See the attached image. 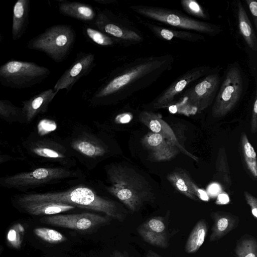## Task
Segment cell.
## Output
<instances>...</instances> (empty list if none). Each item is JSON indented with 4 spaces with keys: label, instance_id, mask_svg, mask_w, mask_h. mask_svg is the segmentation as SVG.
<instances>
[{
    "label": "cell",
    "instance_id": "obj_21",
    "mask_svg": "<svg viewBox=\"0 0 257 257\" xmlns=\"http://www.w3.org/2000/svg\"><path fill=\"white\" fill-rule=\"evenodd\" d=\"M214 223L211 228L210 241H218L234 229L238 223V219L229 214L221 212L212 213Z\"/></svg>",
    "mask_w": 257,
    "mask_h": 257
},
{
    "label": "cell",
    "instance_id": "obj_45",
    "mask_svg": "<svg viewBox=\"0 0 257 257\" xmlns=\"http://www.w3.org/2000/svg\"><path fill=\"white\" fill-rule=\"evenodd\" d=\"M8 144L7 142L2 140L0 139V146H2L3 147H5L6 146H8Z\"/></svg>",
    "mask_w": 257,
    "mask_h": 257
},
{
    "label": "cell",
    "instance_id": "obj_43",
    "mask_svg": "<svg viewBox=\"0 0 257 257\" xmlns=\"http://www.w3.org/2000/svg\"><path fill=\"white\" fill-rule=\"evenodd\" d=\"M146 257H161L160 255L157 254L156 252H154L152 250H149L147 254L146 255Z\"/></svg>",
    "mask_w": 257,
    "mask_h": 257
},
{
    "label": "cell",
    "instance_id": "obj_14",
    "mask_svg": "<svg viewBox=\"0 0 257 257\" xmlns=\"http://www.w3.org/2000/svg\"><path fill=\"white\" fill-rule=\"evenodd\" d=\"M110 217L95 213L85 212L70 214H55L42 217L41 223L72 229L78 231H88L94 230L105 224Z\"/></svg>",
    "mask_w": 257,
    "mask_h": 257
},
{
    "label": "cell",
    "instance_id": "obj_36",
    "mask_svg": "<svg viewBox=\"0 0 257 257\" xmlns=\"http://www.w3.org/2000/svg\"><path fill=\"white\" fill-rule=\"evenodd\" d=\"M133 115L130 112H123L117 115L115 118V121L117 123H124L131 121Z\"/></svg>",
    "mask_w": 257,
    "mask_h": 257
},
{
    "label": "cell",
    "instance_id": "obj_17",
    "mask_svg": "<svg viewBox=\"0 0 257 257\" xmlns=\"http://www.w3.org/2000/svg\"><path fill=\"white\" fill-rule=\"evenodd\" d=\"M57 93L50 88L33 96L28 100L23 101L21 108L24 123L29 124L38 115L45 113Z\"/></svg>",
    "mask_w": 257,
    "mask_h": 257
},
{
    "label": "cell",
    "instance_id": "obj_16",
    "mask_svg": "<svg viewBox=\"0 0 257 257\" xmlns=\"http://www.w3.org/2000/svg\"><path fill=\"white\" fill-rule=\"evenodd\" d=\"M141 23L155 36L163 41L198 43L206 40L205 36L198 33L173 28H166L149 22L141 21Z\"/></svg>",
    "mask_w": 257,
    "mask_h": 257
},
{
    "label": "cell",
    "instance_id": "obj_41",
    "mask_svg": "<svg viewBox=\"0 0 257 257\" xmlns=\"http://www.w3.org/2000/svg\"><path fill=\"white\" fill-rule=\"evenodd\" d=\"M198 193L200 199L203 201H208L209 200V197L206 192L201 190L198 189Z\"/></svg>",
    "mask_w": 257,
    "mask_h": 257
},
{
    "label": "cell",
    "instance_id": "obj_44",
    "mask_svg": "<svg viewBox=\"0 0 257 257\" xmlns=\"http://www.w3.org/2000/svg\"><path fill=\"white\" fill-rule=\"evenodd\" d=\"M95 2H97V3H100V4H111V3H114L115 1H109V0H107V1H104V0H97V1H95Z\"/></svg>",
    "mask_w": 257,
    "mask_h": 257
},
{
    "label": "cell",
    "instance_id": "obj_46",
    "mask_svg": "<svg viewBox=\"0 0 257 257\" xmlns=\"http://www.w3.org/2000/svg\"><path fill=\"white\" fill-rule=\"evenodd\" d=\"M3 250H4V247L2 245H0V254H2Z\"/></svg>",
    "mask_w": 257,
    "mask_h": 257
},
{
    "label": "cell",
    "instance_id": "obj_38",
    "mask_svg": "<svg viewBox=\"0 0 257 257\" xmlns=\"http://www.w3.org/2000/svg\"><path fill=\"white\" fill-rule=\"evenodd\" d=\"M177 188L181 191L188 194L189 189L185 181L182 178H178L175 181Z\"/></svg>",
    "mask_w": 257,
    "mask_h": 257
},
{
    "label": "cell",
    "instance_id": "obj_10",
    "mask_svg": "<svg viewBox=\"0 0 257 257\" xmlns=\"http://www.w3.org/2000/svg\"><path fill=\"white\" fill-rule=\"evenodd\" d=\"M232 20L228 19L236 45L248 55L250 60L256 63L257 36L255 30L248 17L244 5L239 0L233 1Z\"/></svg>",
    "mask_w": 257,
    "mask_h": 257
},
{
    "label": "cell",
    "instance_id": "obj_3",
    "mask_svg": "<svg viewBox=\"0 0 257 257\" xmlns=\"http://www.w3.org/2000/svg\"><path fill=\"white\" fill-rule=\"evenodd\" d=\"M108 192L132 212L138 211L147 199L148 191L140 176L132 168L121 164L111 165L107 171Z\"/></svg>",
    "mask_w": 257,
    "mask_h": 257
},
{
    "label": "cell",
    "instance_id": "obj_42",
    "mask_svg": "<svg viewBox=\"0 0 257 257\" xmlns=\"http://www.w3.org/2000/svg\"><path fill=\"white\" fill-rule=\"evenodd\" d=\"M110 257H128L125 253L118 251L115 250L111 254Z\"/></svg>",
    "mask_w": 257,
    "mask_h": 257
},
{
    "label": "cell",
    "instance_id": "obj_26",
    "mask_svg": "<svg viewBox=\"0 0 257 257\" xmlns=\"http://www.w3.org/2000/svg\"><path fill=\"white\" fill-rule=\"evenodd\" d=\"M83 32L90 40L97 45L107 47L112 46L117 44L112 38L97 29L85 26Z\"/></svg>",
    "mask_w": 257,
    "mask_h": 257
},
{
    "label": "cell",
    "instance_id": "obj_6",
    "mask_svg": "<svg viewBox=\"0 0 257 257\" xmlns=\"http://www.w3.org/2000/svg\"><path fill=\"white\" fill-rule=\"evenodd\" d=\"M76 39L73 28L68 25H55L33 38L28 49L41 51L56 62L64 61L73 48Z\"/></svg>",
    "mask_w": 257,
    "mask_h": 257
},
{
    "label": "cell",
    "instance_id": "obj_9",
    "mask_svg": "<svg viewBox=\"0 0 257 257\" xmlns=\"http://www.w3.org/2000/svg\"><path fill=\"white\" fill-rule=\"evenodd\" d=\"M222 67L212 69L206 76L189 86L177 98L179 106L200 111L212 104L219 88Z\"/></svg>",
    "mask_w": 257,
    "mask_h": 257
},
{
    "label": "cell",
    "instance_id": "obj_12",
    "mask_svg": "<svg viewBox=\"0 0 257 257\" xmlns=\"http://www.w3.org/2000/svg\"><path fill=\"white\" fill-rule=\"evenodd\" d=\"M21 157L33 162H61L66 158V149L60 144L34 132L25 138L18 147Z\"/></svg>",
    "mask_w": 257,
    "mask_h": 257
},
{
    "label": "cell",
    "instance_id": "obj_23",
    "mask_svg": "<svg viewBox=\"0 0 257 257\" xmlns=\"http://www.w3.org/2000/svg\"><path fill=\"white\" fill-rule=\"evenodd\" d=\"M207 232L205 220H200L193 227L185 244V250L188 253L196 252L203 244Z\"/></svg>",
    "mask_w": 257,
    "mask_h": 257
},
{
    "label": "cell",
    "instance_id": "obj_1",
    "mask_svg": "<svg viewBox=\"0 0 257 257\" xmlns=\"http://www.w3.org/2000/svg\"><path fill=\"white\" fill-rule=\"evenodd\" d=\"M174 62L171 54L141 57L111 72L90 92L93 105L115 104L144 89L169 71Z\"/></svg>",
    "mask_w": 257,
    "mask_h": 257
},
{
    "label": "cell",
    "instance_id": "obj_47",
    "mask_svg": "<svg viewBox=\"0 0 257 257\" xmlns=\"http://www.w3.org/2000/svg\"><path fill=\"white\" fill-rule=\"evenodd\" d=\"M2 38H3V37H2V34L0 33V43L2 40Z\"/></svg>",
    "mask_w": 257,
    "mask_h": 257
},
{
    "label": "cell",
    "instance_id": "obj_13",
    "mask_svg": "<svg viewBox=\"0 0 257 257\" xmlns=\"http://www.w3.org/2000/svg\"><path fill=\"white\" fill-rule=\"evenodd\" d=\"M212 69L210 66L202 65L187 70L155 97L148 107L157 109L169 106L189 86L208 74Z\"/></svg>",
    "mask_w": 257,
    "mask_h": 257
},
{
    "label": "cell",
    "instance_id": "obj_18",
    "mask_svg": "<svg viewBox=\"0 0 257 257\" xmlns=\"http://www.w3.org/2000/svg\"><path fill=\"white\" fill-rule=\"evenodd\" d=\"M30 2L29 0H18L13 8L12 36L14 41L20 39L25 33L28 25Z\"/></svg>",
    "mask_w": 257,
    "mask_h": 257
},
{
    "label": "cell",
    "instance_id": "obj_37",
    "mask_svg": "<svg viewBox=\"0 0 257 257\" xmlns=\"http://www.w3.org/2000/svg\"><path fill=\"white\" fill-rule=\"evenodd\" d=\"M246 200L248 204L251 207V213L253 217L257 218V204L256 200L255 198L250 196V195H246Z\"/></svg>",
    "mask_w": 257,
    "mask_h": 257
},
{
    "label": "cell",
    "instance_id": "obj_32",
    "mask_svg": "<svg viewBox=\"0 0 257 257\" xmlns=\"http://www.w3.org/2000/svg\"><path fill=\"white\" fill-rule=\"evenodd\" d=\"M140 227L156 233H166V225L160 217H153L144 222Z\"/></svg>",
    "mask_w": 257,
    "mask_h": 257
},
{
    "label": "cell",
    "instance_id": "obj_15",
    "mask_svg": "<svg viewBox=\"0 0 257 257\" xmlns=\"http://www.w3.org/2000/svg\"><path fill=\"white\" fill-rule=\"evenodd\" d=\"M95 66V56L91 53L80 52L70 66L56 83L53 89H66L69 92L80 78L87 75Z\"/></svg>",
    "mask_w": 257,
    "mask_h": 257
},
{
    "label": "cell",
    "instance_id": "obj_22",
    "mask_svg": "<svg viewBox=\"0 0 257 257\" xmlns=\"http://www.w3.org/2000/svg\"><path fill=\"white\" fill-rule=\"evenodd\" d=\"M71 146L80 154L90 158L102 156L107 152L105 147L97 140L86 136L75 140Z\"/></svg>",
    "mask_w": 257,
    "mask_h": 257
},
{
    "label": "cell",
    "instance_id": "obj_33",
    "mask_svg": "<svg viewBox=\"0 0 257 257\" xmlns=\"http://www.w3.org/2000/svg\"><path fill=\"white\" fill-rule=\"evenodd\" d=\"M163 142V138L161 134L153 133L146 136L143 140V144L148 148L157 149Z\"/></svg>",
    "mask_w": 257,
    "mask_h": 257
},
{
    "label": "cell",
    "instance_id": "obj_35",
    "mask_svg": "<svg viewBox=\"0 0 257 257\" xmlns=\"http://www.w3.org/2000/svg\"><path fill=\"white\" fill-rule=\"evenodd\" d=\"M24 160L22 157L15 156L0 151V165L10 162Z\"/></svg>",
    "mask_w": 257,
    "mask_h": 257
},
{
    "label": "cell",
    "instance_id": "obj_20",
    "mask_svg": "<svg viewBox=\"0 0 257 257\" xmlns=\"http://www.w3.org/2000/svg\"><path fill=\"white\" fill-rule=\"evenodd\" d=\"M58 9L62 14L84 22L95 20L97 15L90 5L78 2L60 1Z\"/></svg>",
    "mask_w": 257,
    "mask_h": 257
},
{
    "label": "cell",
    "instance_id": "obj_39",
    "mask_svg": "<svg viewBox=\"0 0 257 257\" xmlns=\"http://www.w3.org/2000/svg\"><path fill=\"white\" fill-rule=\"evenodd\" d=\"M229 202V198L226 194L221 193L219 194L217 201V204H226Z\"/></svg>",
    "mask_w": 257,
    "mask_h": 257
},
{
    "label": "cell",
    "instance_id": "obj_25",
    "mask_svg": "<svg viewBox=\"0 0 257 257\" xmlns=\"http://www.w3.org/2000/svg\"><path fill=\"white\" fill-rule=\"evenodd\" d=\"M237 257H256L257 243L252 237H243L238 240L235 248Z\"/></svg>",
    "mask_w": 257,
    "mask_h": 257
},
{
    "label": "cell",
    "instance_id": "obj_5",
    "mask_svg": "<svg viewBox=\"0 0 257 257\" xmlns=\"http://www.w3.org/2000/svg\"><path fill=\"white\" fill-rule=\"evenodd\" d=\"M130 8L144 17L170 26L173 28L211 37L215 36L223 31L221 27L218 25L190 17L176 10L143 5L132 6Z\"/></svg>",
    "mask_w": 257,
    "mask_h": 257
},
{
    "label": "cell",
    "instance_id": "obj_31",
    "mask_svg": "<svg viewBox=\"0 0 257 257\" xmlns=\"http://www.w3.org/2000/svg\"><path fill=\"white\" fill-rule=\"evenodd\" d=\"M242 144L245 160L248 169L253 175L256 177V159L254 150L249 142H248L245 136L243 139Z\"/></svg>",
    "mask_w": 257,
    "mask_h": 257
},
{
    "label": "cell",
    "instance_id": "obj_11",
    "mask_svg": "<svg viewBox=\"0 0 257 257\" xmlns=\"http://www.w3.org/2000/svg\"><path fill=\"white\" fill-rule=\"evenodd\" d=\"M94 25L98 30L112 38L117 43L125 46L144 40L141 32L128 20L104 9L97 14Z\"/></svg>",
    "mask_w": 257,
    "mask_h": 257
},
{
    "label": "cell",
    "instance_id": "obj_27",
    "mask_svg": "<svg viewBox=\"0 0 257 257\" xmlns=\"http://www.w3.org/2000/svg\"><path fill=\"white\" fill-rule=\"evenodd\" d=\"M137 230L142 238L149 244L162 248H166L168 246L166 233L154 232L140 226Z\"/></svg>",
    "mask_w": 257,
    "mask_h": 257
},
{
    "label": "cell",
    "instance_id": "obj_7",
    "mask_svg": "<svg viewBox=\"0 0 257 257\" xmlns=\"http://www.w3.org/2000/svg\"><path fill=\"white\" fill-rule=\"evenodd\" d=\"M50 73L48 68L34 62L11 60L0 66V83L13 89L30 88L42 82Z\"/></svg>",
    "mask_w": 257,
    "mask_h": 257
},
{
    "label": "cell",
    "instance_id": "obj_30",
    "mask_svg": "<svg viewBox=\"0 0 257 257\" xmlns=\"http://www.w3.org/2000/svg\"><path fill=\"white\" fill-rule=\"evenodd\" d=\"M25 228L22 224L16 223L12 226L7 234V240L14 248H21L24 238Z\"/></svg>",
    "mask_w": 257,
    "mask_h": 257
},
{
    "label": "cell",
    "instance_id": "obj_19",
    "mask_svg": "<svg viewBox=\"0 0 257 257\" xmlns=\"http://www.w3.org/2000/svg\"><path fill=\"white\" fill-rule=\"evenodd\" d=\"M21 210L33 215H52L72 210L75 206L54 202H36L14 205Z\"/></svg>",
    "mask_w": 257,
    "mask_h": 257
},
{
    "label": "cell",
    "instance_id": "obj_4",
    "mask_svg": "<svg viewBox=\"0 0 257 257\" xmlns=\"http://www.w3.org/2000/svg\"><path fill=\"white\" fill-rule=\"evenodd\" d=\"M249 86L248 78L239 62L228 64L212 103L213 115L222 116L229 112L245 95Z\"/></svg>",
    "mask_w": 257,
    "mask_h": 257
},
{
    "label": "cell",
    "instance_id": "obj_40",
    "mask_svg": "<svg viewBox=\"0 0 257 257\" xmlns=\"http://www.w3.org/2000/svg\"><path fill=\"white\" fill-rule=\"evenodd\" d=\"M220 188L218 184L213 183L211 184L208 189L209 193L212 195H215L220 191Z\"/></svg>",
    "mask_w": 257,
    "mask_h": 257
},
{
    "label": "cell",
    "instance_id": "obj_29",
    "mask_svg": "<svg viewBox=\"0 0 257 257\" xmlns=\"http://www.w3.org/2000/svg\"><path fill=\"white\" fill-rule=\"evenodd\" d=\"M39 238L50 243L56 244L65 242L67 237L60 232L46 227H38L34 230Z\"/></svg>",
    "mask_w": 257,
    "mask_h": 257
},
{
    "label": "cell",
    "instance_id": "obj_8",
    "mask_svg": "<svg viewBox=\"0 0 257 257\" xmlns=\"http://www.w3.org/2000/svg\"><path fill=\"white\" fill-rule=\"evenodd\" d=\"M74 173L62 168L42 167L0 177V187L24 193L28 190L73 176Z\"/></svg>",
    "mask_w": 257,
    "mask_h": 257
},
{
    "label": "cell",
    "instance_id": "obj_34",
    "mask_svg": "<svg viewBox=\"0 0 257 257\" xmlns=\"http://www.w3.org/2000/svg\"><path fill=\"white\" fill-rule=\"evenodd\" d=\"M249 10L253 20L255 30H257V2L255 0H245L244 1Z\"/></svg>",
    "mask_w": 257,
    "mask_h": 257
},
{
    "label": "cell",
    "instance_id": "obj_28",
    "mask_svg": "<svg viewBox=\"0 0 257 257\" xmlns=\"http://www.w3.org/2000/svg\"><path fill=\"white\" fill-rule=\"evenodd\" d=\"M180 5L183 9L190 16L202 20L210 19L207 11L195 0H182Z\"/></svg>",
    "mask_w": 257,
    "mask_h": 257
},
{
    "label": "cell",
    "instance_id": "obj_2",
    "mask_svg": "<svg viewBox=\"0 0 257 257\" xmlns=\"http://www.w3.org/2000/svg\"><path fill=\"white\" fill-rule=\"evenodd\" d=\"M11 200L14 205L44 202L67 204L100 212L120 221L126 216L115 202L99 196L95 191L85 186L59 192H26L13 196Z\"/></svg>",
    "mask_w": 257,
    "mask_h": 257
},
{
    "label": "cell",
    "instance_id": "obj_24",
    "mask_svg": "<svg viewBox=\"0 0 257 257\" xmlns=\"http://www.w3.org/2000/svg\"><path fill=\"white\" fill-rule=\"evenodd\" d=\"M0 118L9 123H24L22 108L6 99H0Z\"/></svg>",
    "mask_w": 257,
    "mask_h": 257
}]
</instances>
